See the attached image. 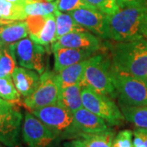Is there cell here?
Here are the masks:
<instances>
[{
	"mask_svg": "<svg viewBox=\"0 0 147 147\" xmlns=\"http://www.w3.org/2000/svg\"><path fill=\"white\" fill-rule=\"evenodd\" d=\"M112 67L123 73L147 79V39L119 42L111 49Z\"/></svg>",
	"mask_w": 147,
	"mask_h": 147,
	"instance_id": "obj_1",
	"label": "cell"
},
{
	"mask_svg": "<svg viewBox=\"0 0 147 147\" xmlns=\"http://www.w3.org/2000/svg\"><path fill=\"white\" fill-rule=\"evenodd\" d=\"M147 11L146 3L120 8L115 14L106 15L108 38L129 42L142 38L141 25Z\"/></svg>",
	"mask_w": 147,
	"mask_h": 147,
	"instance_id": "obj_2",
	"label": "cell"
},
{
	"mask_svg": "<svg viewBox=\"0 0 147 147\" xmlns=\"http://www.w3.org/2000/svg\"><path fill=\"white\" fill-rule=\"evenodd\" d=\"M79 84L82 87H88L100 94L116 96L112 80V64L102 54H96L89 58Z\"/></svg>",
	"mask_w": 147,
	"mask_h": 147,
	"instance_id": "obj_3",
	"label": "cell"
},
{
	"mask_svg": "<svg viewBox=\"0 0 147 147\" xmlns=\"http://www.w3.org/2000/svg\"><path fill=\"white\" fill-rule=\"evenodd\" d=\"M30 112L49 127L59 138L73 140L79 136V131L74 126V114L58 103Z\"/></svg>",
	"mask_w": 147,
	"mask_h": 147,
	"instance_id": "obj_4",
	"label": "cell"
},
{
	"mask_svg": "<svg viewBox=\"0 0 147 147\" xmlns=\"http://www.w3.org/2000/svg\"><path fill=\"white\" fill-rule=\"evenodd\" d=\"M112 80L120 104L147 105V79L119 72L112 67Z\"/></svg>",
	"mask_w": 147,
	"mask_h": 147,
	"instance_id": "obj_5",
	"label": "cell"
},
{
	"mask_svg": "<svg viewBox=\"0 0 147 147\" xmlns=\"http://www.w3.org/2000/svg\"><path fill=\"white\" fill-rule=\"evenodd\" d=\"M81 96L84 108L103 119L109 125L119 126L123 123L125 118L120 108L110 96L100 94L88 87H82Z\"/></svg>",
	"mask_w": 147,
	"mask_h": 147,
	"instance_id": "obj_6",
	"label": "cell"
},
{
	"mask_svg": "<svg viewBox=\"0 0 147 147\" xmlns=\"http://www.w3.org/2000/svg\"><path fill=\"white\" fill-rule=\"evenodd\" d=\"M23 115L16 104L0 102V143L7 147L19 145Z\"/></svg>",
	"mask_w": 147,
	"mask_h": 147,
	"instance_id": "obj_7",
	"label": "cell"
},
{
	"mask_svg": "<svg viewBox=\"0 0 147 147\" xmlns=\"http://www.w3.org/2000/svg\"><path fill=\"white\" fill-rule=\"evenodd\" d=\"M21 135L29 147H53L59 139L49 127L30 111L25 115Z\"/></svg>",
	"mask_w": 147,
	"mask_h": 147,
	"instance_id": "obj_8",
	"label": "cell"
},
{
	"mask_svg": "<svg viewBox=\"0 0 147 147\" xmlns=\"http://www.w3.org/2000/svg\"><path fill=\"white\" fill-rule=\"evenodd\" d=\"M14 54L16 62L21 67L35 70L42 74L44 72V57L46 49L30 38H25L20 41L8 45Z\"/></svg>",
	"mask_w": 147,
	"mask_h": 147,
	"instance_id": "obj_9",
	"label": "cell"
},
{
	"mask_svg": "<svg viewBox=\"0 0 147 147\" xmlns=\"http://www.w3.org/2000/svg\"><path fill=\"white\" fill-rule=\"evenodd\" d=\"M60 87L56 79V73L46 70L40 77V83L36 90L23 100V105L29 111L57 103Z\"/></svg>",
	"mask_w": 147,
	"mask_h": 147,
	"instance_id": "obj_10",
	"label": "cell"
},
{
	"mask_svg": "<svg viewBox=\"0 0 147 147\" xmlns=\"http://www.w3.org/2000/svg\"><path fill=\"white\" fill-rule=\"evenodd\" d=\"M80 26L100 38H108L106 15L92 8H80L68 12Z\"/></svg>",
	"mask_w": 147,
	"mask_h": 147,
	"instance_id": "obj_11",
	"label": "cell"
},
{
	"mask_svg": "<svg viewBox=\"0 0 147 147\" xmlns=\"http://www.w3.org/2000/svg\"><path fill=\"white\" fill-rule=\"evenodd\" d=\"M50 47L52 51L59 47H69L97 52L102 47V42L100 37L88 30L72 32L59 38L52 43Z\"/></svg>",
	"mask_w": 147,
	"mask_h": 147,
	"instance_id": "obj_12",
	"label": "cell"
},
{
	"mask_svg": "<svg viewBox=\"0 0 147 147\" xmlns=\"http://www.w3.org/2000/svg\"><path fill=\"white\" fill-rule=\"evenodd\" d=\"M74 123L79 136L81 134L100 133L110 128L103 119L84 107L74 113Z\"/></svg>",
	"mask_w": 147,
	"mask_h": 147,
	"instance_id": "obj_13",
	"label": "cell"
},
{
	"mask_svg": "<svg viewBox=\"0 0 147 147\" xmlns=\"http://www.w3.org/2000/svg\"><path fill=\"white\" fill-rule=\"evenodd\" d=\"M54 55V72L59 73L63 69L84 60H87L96 51L87 49H77L69 47H59L53 50Z\"/></svg>",
	"mask_w": 147,
	"mask_h": 147,
	"instance_id": "obj_14",
	"label": "cell"
},
{
	"mask_svg": "<svg viewBox=\"0 0 147 147\" xmlns=\"http://www.w3.org/2000/svg\"><path fill=\"white\" fill-rule=\"evenodd\" d=\"M38 72L33 69L16 67L11 78L19 93L24 98L30 95L36 90L40 83V77Z\"/></svg>",
	"mask_w": 147,
	"mask_h": 147,
	"instance_id": "obj_15",
	"label": "cell"
},
{
	"mask_svg": "<svg viewBox=\"0 0 147 147\" xmlns=\"http://www.w3.org/2000/svg\"><path fill=\"white\" fill-rule=\"evenodd\" d=\"M115 131L109 130L96 134H81L71 141L74 147H112Z\"/></svg>",
	"mask_w": 147,
	"mask_h": 147,
	"instance_id": "obj_16",
	"label": "cell"
},
{
	"mask_svg": "<svg viewBox=\"0 0 147 147\" xmlns=\"http://www.w3.org/2000/svg\"><path fill=\"white\" fill-rule=\"evenodd\" d=\"M89 62V58L79 63L69 65L63 69L59 73H56V79L60 89H63L74 84L80 83L83 78L85 69Z\"/></svg>",
	"mask_w": 147,
	"mask_h": 147,
	"instance_id": "obj_17",
	"label": "cell"
},
{
	"mask_svg": "<svg viewBox=\"0 0 147 147\" xmlns=\"http://www.w3.org/2000/svg\"><path fill=\"white\" fill-rule=\"evenodd\" d=\"M81 90L82 86L79 83L71 85L63 89H60L57 103L65 107L74 114L77 110L84 107Z\"/></svg>",
	"mask_w": 147,
	"mask_h": 147,
	"instance_id": "obj_18",
	"label": "cell"
},
{
	"mask_svg": "<svg viewBox=\"0 0 147 147\" xmlns=\"http://www.w3.org/2000/svg\"><path fill=\"white\" fill-rule=\"evenodd\" d=\"M29 29L26 21H13L0 27V37L5 43H13L26 38Z\"/></svg>",
	"mask_w": 147,
	"mask_h": 147,
	"instance_id": "obj_19",
	"label": "cell"
},
{
	"mask_svg": "<svg viewBox=\"0 0 147 147\" xmlns=\"http://www.w3.org/2000/svg\"><path fill=\"white\" fill-rule=\"evenodd\" d=\"M54 15L56 16V37L54 42L58 39L59 38L69 33L72 32H82L86 31L87 30L82 26L78 24L74 20L72 16L68 12H62L61 11L57 10L55 11Z\"/></svg>",
	"mask_w": 147,
	"mask_h": 147,
	"instance_id": "obj_20",
	"label": "cell"
},
{
	"mask_svg": "<svg viewBox=\"0 0 147 147\" xmlns=\"http://www.w3.org/2000/svg\"><path fill=\"white\" fill-rule=\"evenodd\" d=\"M119 108L127 121L137 127L147 128V105L131 106L119 103Z\"/></svg>",
	"mask_w": 147,
	"mask_h": 147,
	"instance_id": "obj_21",
	"label": "cell"
},
{
	"mask_svg": "<svg viewBox=\"0 0 147 147\" xmlns=\"http://www.w3.org/2000/svg\"><path fill=\"white\" fill-rule=\"evenodd\" d=\"M56 16L54 14L47 15L46 21L41 30L35 35L30 37L32 41L42 46H47L53 43L56 37Z\"/></svg>",
	"mask_w": 147,
	"mask_h": 147,
	"instance_id": "obj_22",
	"label": "cell"
},
{
	"mask_svg": "<svg viewBox=\"0 0 147 147\" xmlns=\"http://www.w3.org/2000/svg\"><path fill=\"white\" fill-rule=\"evenodd\" d=\"M57 2L45 0H27L24 5L25 12L29 16H47L54 14L57 9Z\"/></svg>",
	"mask_w": 147,
	"mask_h": 147,
	"instance_id": "obj_23",
	"label": "cell"
},
{
	"mask_svg": "<svg viewBox=\"0 0 147 147\" xmlns=\"http://www.w3.org/2000/svg\"><path fill=\"white\" fill-rule=\"evenodd\" d=\"M0 14L3 19L9 21H24L27 18L24 5L13 3L7 0H0Z\"/></svg>",
	"mask_w": 147,
	"mask_h": 147,
	"instance_id": "obj_24",
	"label": "cell"
},
{
	"mask_svg": "<svg viewBox=\"0 0 147 147\" xmlns=\"http://www.w3.org/2000/svg\"><path fill=\"white\" fill-rule=\"evenodd\" d=\"M0 98L16 105L21 102V94L16 89L11 76L0 78Z\"/></svg>",
	"mask_w": 147,
	"mask_h": 147,
	"instance_id": "obj_25",
	"label": "cell"
},
{
	"mask_svg": "<svg viewBox=\"0 0 147 147\" xmlns=\"http://www.w3.org/2000/svg\"><path fill=\"white\" fill-rule=\"evenodd\" d=\"M16 67V60L9 46H4L0 56V78L11 76Z\"/></svg>",
	"mask_w": 147,
	"mask_h": 147,
	"instance_id": "obj_26",
	"label": "cell"
},
{
	"mask_svg": "<svg viewBox=\"0 0 147 147\" xmlns=\"http://www.w3.org/2000/svg\"><path fill=\"white\" fill-rule=\"evenodd\" d=\"M90 5L105 15H112L120 9L116 0H86Z\"/></svg>",
	"mask_w": 147,
	"mask_h": 147,
	"instance_id": "obj_27",
	"label": "cell"
},
{
	"mask_svg": "<svg viewBox=\"0 0 147 147\" xmlns=\"http://www.w3.org/2000/svg\"><path fill=\"white\" fill-rule=\"evenodd\" d=\"M80 8L96 9L86 0H58L57 9L62 12H69Z\"/></svg>",
	"mask_w": 147,
	"mask_h": 147,
	"instance_id": "obj_28",
	"label": "cell"
},
{
	"mask_svg": "<svg viewBox=\"0 0 147 147\" xmlns=\"http://www.w3.org/2000/svg\"><path fill=\"white\" fill-rule=\"evenodd\" d=\"M133 131L124 129L119 131L113 140L112 147H133Z\"/></svg>",
	"mask_w": 147,
	"mask_h": 147,
	"instance_id": "obj_29",
	"label": "cell"
},
{
	"mask_svg": "<svg viewBox=\"0 0 147 147\" xmlns=\"http://www.w3.org/2000/svg\"><path fill=\"white\" fill-rule=\"evenodd\" d=\"M133 147H147V128L137 127L133 131Z\"/></svg>",
	"mask_w": 147,
	"mask_h": 147,
	"instance_id": "obj_30",
	"label": "cell"
},
{
	"mask_svg": "<svg viewBox=\"0 0 147 147\" xmlns=\"http://www.w3.org/2000/svg\"><path fill=\"white\" fill-rule=\"evenodd\" d=\"M116 2H117L118 5L119 6V7L123 8V7H125L127 6L146 3V0H116Z\"/></svg>",
	"mask_w": 147,
	"mask_h": 147,
	"instance_id": "obj_31",
	"label": "cell"
},
{
	"mask_svg": "<svg viewBox=\"0 0 147 147\" xmlns=\"http://www.w3.org/2000/svg\"><path fill=\"white\" fill-rule=\"evenodd\" d=\"M140 30H141V34H142V36L147 39V11L143 17V19H142Z\"/></svg>",
	"mask_w": 147,
	"mask_h": 147,
	"instance_id": "obj_32",
	"label": "cell"
},
{
	"mask_svg": "<svg viewBox=\"0 0 147 147\" xmlns=\"http://www.w3.org/2000/svg\"><path fill=\"white\" fill-rule=\"evenodd\" d=\"M8 2L13 3H16V4H21V5H25L26 3L27 0H7Z\"/></svg>",
	"mask_w": 147,
	"mask_h": 147,
	"instance_id": "obj_33",
	"label": "cell"
},
{
	"mask_svg": "<svg viewBox=\"0 0 147 147\" xmlns=\"http://www.w3.org/2000/svg\"><path fill=\"white\" fill-rule=\"evenodd\" d=\"M64 147H74L73 146V144L70 142H65V144H64Z\"/></svg>",
	"mask_w": 147,
	"mask_h": 147,
	"instance_id": "obj_34",
	"label": "cell"
},
{
	"mask_svg": "<svg viewBox=\"0 0 147 147\" xmlns=\"http://www.w3.org/2000/svg\"><path fill=\"white\" fill-rule=\"evenodd\" d=\"M5 42H3V39H2V38H1V37H0V50H1V49H2V48H3V47H4V46H5Z\"/></svg>",
	"mask_w": 147,
	"mask_h": 147,
	"instance_id": "obj_35",
	"label": "cell"
},
{
	"mask_svg": "<svg viewBox=\"0 0 147 147\" xmlns=\"http://www.w3.org/2000/svg\"><path fill=\"white\" fill-rule=\"evenodd\" d=\"M4 25H7V24H4V23H2V22H0V27L3 26H4Z\"/></svg>",
	"mask_w": 147,
	"mask_h": 147,
	"instance_id": "obj_36",
	"label": "cell"
},
{
	"mask_svg": "<svg viewBox=\"0 0 147 147\" xmlns=\"http://www.w3.org/2000/svg\"><path fill=\"white\" fill-rule=\"evenodd\" d=\"M3 100H3V99H2V98H0V102H2V101H3Z\"/></svg>",
	"mask_w": 147,
	"mask_h": 147,
	"instance_id": "obj_37",
	"label": "cell"
},
{
	"mask_svg": "<svg viewBox=\"0 0 147 147\" xmlns=\"http://www.w3.org/2000/svg\"><path fill=\"white\" fill-rule=\"evenodd\" d=\"M3 48H2V49H3ZM2 49L0 50V56H1V53H2Z\"/></svg>",
	"mask_w": 147,
	"mask_h": 147,
	"instance_id": "obj_38",
	"label": "cell"
},
{
	"mask_svg": "<svg viewBox=\"0 0 147 147\" xmlns=\"http://www.w3.org/2000/svg\"><path fill=\"white\" fill-rule=\"evenodd\" d=\"M0 147H3V146H2V145H1V143H0Z\"/></svg>",
	"mask_w": 147,
	"mask_h": 147,
	"instance_id": "obj_39",
	"label": "cell"
},
{
	"mask_svg": "<svg viewBox=\"0 0 147 147\" xmlns=\"http://www.w3.org/2000/svg\"><path fill=\"white\" fill-rule=\"evenodd\" d=\"M16 147H21V146H16Z\"/></svg>",
	"mask_w": 147,
	"mask_h": 147,
	"instance_id": "obj_40",
	"label": "cell"
}]
</instances>
